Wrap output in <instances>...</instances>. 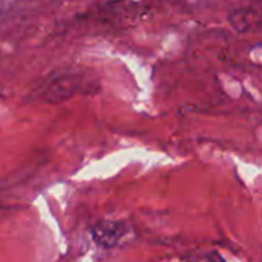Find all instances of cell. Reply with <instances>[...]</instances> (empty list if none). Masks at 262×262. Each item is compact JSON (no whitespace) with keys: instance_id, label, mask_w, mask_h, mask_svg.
I'll use <instances>...</instances> for the list:
<instances>
[{"instance_id":"cell-1","label":"cell","mask_w":262,"mask_h":262,"mask_svg":"<svg viewBox=\"0 0 262 262\" xmlns=\"http://www.w3.org/2000/svg\"><path fill=\"white\" fill-rule=\"evenodd\" d=\"M129 235V226L121 221H101L92 229L94 241L104 249L117 247Z\"/></svg>"}]
</instances>
